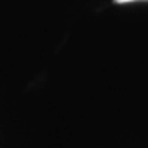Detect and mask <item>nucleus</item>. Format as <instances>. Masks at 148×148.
Returning a JSON list of instances; mask_svg holds the SVG:
<instances>
[{"label":"nucleus","mask_w":148,"mask_h":148,"mask_svg":"<svg viewBox=\"0 0 148 148\" xmlns=\"http://www.w3.org/2000/svg\"><path fill=\"white\" fill-rule=\"evenodd\" d=\"M130 2H138V0H115V3H119V5H123V3H130Z\"/></svg>","instance_id":"f257e3e1"}]
</instances>
